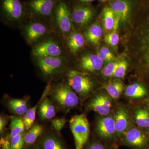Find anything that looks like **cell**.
<instances>
[{
	"mask_svg": "<svg viewBox=\"0 0 149 149\" xmlns=\"http://www.w3.org/2000/svg\"><path fill=\"white\" fill-rule=\"evenodd\" d=\"M24 34L28 42L33 44L44 37L47 33V28L40 22H33L27 25L24 29Z\"/></svg>",
	"mask_w": 149,
	"mask_h": 149,
	"instance_id": "7c38bea8",
	"label": "cell"
},
{
	"mask_svg": "<svg viewBox=\"0 0 149 149\" xmlns=\"http://www.w3.org/2000/svg\"><path fill=\"white\" fill-rule=\"evenodd\" d=\"M38 149V148H34V149Z\"/></svg>",
	"mask_w": 149,
	"mask_h": 149,
	"instance_id": "7bdbcfd3",
	"label": "cell"
},
{
	"mask_svg": "<svg viewBox=\"0 0 149 149\" xmlns=\"http://www.w3.org/2000/svg\"><path fill=\"white\" fill-rule=\"evenodd\" d=\"M146 94V90L143 86L138 83L129 85L125 89V95L132 98H140Z\"/></svg>",
	"mask_w": 149,
	"mask_h": 149,
	"instance_id": "484cf974",
	"label": "cell"
},
{
	"mask_svg": "<svg viewBox=\"0 0 149 149\" xmlns=\"http://www.w3.org/2000/svg\"><path fill=\"white\" fill-rule=\"evenodd\" d=\"M101 1H107V0H100Z\"/></svg>",
	"mask_w": 149,
	"mask_h": 149,
	"instance_id": "60d3db41",
	"label": "cell"
},
{
	"mask_svg": "<svg viewBox=\"0 0 149 149\" xmlns=\"http://www.w3.org/2000/svg\"><path fill=\"white\" fill-rule=\"evenodd\" d=\"M103 34V30L99 24H93L88 27L85 32L87 40L93 45H98Z\"/></svg>",
	"mask_w": 149,
	"mask_h": 149,
	"instance_id": "44dd1931",
	"label": "cell"
},
{
	"mask_svg": "<svg viewBox=\"0 0 149 149\" xmlns=\"http://www.w3.org/2000/svg\"><path fill=\"white\" fill-rule=\"evenodd\" d=\"M48 95L51 101L64 111H68L79 104L78 96L68 83H60L53 88L51 86Z\"/></svg>",
	"mask_w": 149,
	"mask_h": 149,
	"instance_id": "6da1fadb",
	"label": "cell"
},
{
	"mask_svg": "<svg viewBox=\"0 0 149 149\" xmlns=\"http://www.w3.org/2000/svg\"><path fill=\"white\" fill-rule=\"evenodd\" d=\"M80 1L82 2H92L95 0H80Z\"/></svg>",
	"mask_w": 149,
	"mask_h": 149,
	"instance_id": "ab89813d",
	"label": "cell"
},
{
	"mask_svg": "<svg viewBox=\"0 0 149 149\" xmlns=\"http://www.w3.org/2000/svg\"><path fill=\"white\" fill-rule=\"evenodd\" d=\"M6 106L9 110L16 115H23L29 109V99L26 97L8 99L6 101Z\"/></svg>",
	"mask_w": 149,
	"mask_h": 149,
	"instance_id": "2e32d148",
	"label": "cell"
},
{
	"mask_svg": "<svg viewBox=\"0 0 149 149\" xmlns=\"http://www.w3.org/2000/svg\"><path fill=\"white\" fill-rule=\"evenodd\" d=\"M43 128L42 125L35 124L31 127L24 136V146H29L36 142L37 139L43 133Z\"/></svg>",
	"mask_w": 149,
	"mask_h": 149,
	"instance_id": "7402d4cb",
	"label": "cell"
},
{
	"mask_svg": "<svg viewBox=\"0 0 149 149\" xmlns=\"http://www.w3.org/2000/svg\"><path fill=\"white\" fill-rule=\"evenodd\" d=\"M10 120V138L11 139L19 133L24 132L25 128L23 119L19 116H11Z\"/></svg>",
	"mask_w": 149,
	"mask_h": 149,
	"instance_id": "603a6c76",
	"label": "cell"
},
{
	"mask_svg": "<svg viewBox=\"0 0 149 149\" xmlns=\"http://www.w3.org/2000/svg\"><path fill=\"white\" fill-rule=\"evenodd\" d=\"M37 63L40 70L46 75H52L59 72L64 64L61 56L37 58Z\"/></svg>",
	"mask_w": 149,
	"mask_h": 149,
	"instance_id": "8992f818",
	"label": "cell"
},
{
	"mask_svg": "<svg viewBox=\"0 0 149 149\" xmlns=\"http://www.w3.org/2000/svg\"><path fill=\"white\" fill-rule=\"evenodd\" d=\"M43 149H65L61 141L56 136L47 135L42 139Z\"/></svg>",
	"mask_w": 149,
	"mask_h": 149,
	"instance_id": "4316f807",
	"label": "cell"
},
{
	"mask_svg": "<svg viewBox=\"0 0 149 149\" xmlns=\"http://www.w3.org/2000/svg\"><path fill=\"white\" fill-rule=\"evenodd\" d=\"M116 30H113L111 33L107 35L104 38L106 42L114 49L117 47L119 40V35Z\"/></svg>",
	"mask_w": 149,
	"mask_h": 149,
	"instance_id": "4dcf8cb0",
	"label": "cell"
},
{
	"mask_svg": "<svg viewBox=\"0 0 149 149\" xmlns=\"http://www.w3.org/2000/svg\"><path fill=\"white\" fill-rule=\"evenodd\" d=\"M93 14V10L89 7H76L71 14L72 22L76 24L84 25L92 19Z\"/></svg>",
	"mask_w": 149,
	"mask_h": 149,
	"instance_id": "9a60e30c",
	"label": "cell"
},
{
	"mask_svg": "<svg viewBox=\"0 0 149 149\" xmlns=\"http://www.w3.org/2000/svg\"><path fill=\"white\" fill-rule=\"evenodd\" d=\"M25 132L19 133L10 139L11 149H22L24 145Z\"/></svg>",
	"mask_w": 149,
	"mask_h": 149,
	"instance_id": "f1b7e54d",
	"label": "cell"
},
{
	"mask_svg": "<svg viewBox=\"0 0 149 149\" xmlns=\"http://www.w3.org/2000/svg\"><path fill=\"white\" fill-rule=\"evenodd\" d=\"M85 149H106L105 147L99 141H94L91 142Z\"/></svg>",
	"mask_w": 149,
	"mask_h": 149,
	"instance_id": "836d02e7",
	"label": "cell"
},
{
	"mask_svg": "<svg viewBox=\"0 0 149 149\" xmlns=\"http://www.w3.org/2000/svg\"><path fill=\"white\" fill-rule=\"evenodd\" d=\"M128 67V63L125 60L118 62L113 76L117 78H122L125 76Z\"/></svg>",
	"mask_w": 149,
	"mask_h": 149,
	"instance_id": "f546056e",
	"label": "cell"
},
{
	"mask_svg": "<svg viewBox=\"0 0 149 149\" xmlns=\"http://www.w3.org/2000/svg\"><path fill=\"white\" fill-rule=\"evenodd\" d=\"M55 0H31L29 7L33 13L42 17L49 16L55 7Z\"/></svg>",
	"mask_w": 149,
	"mask_h": 149,
	"instance_id": "8fae6325",
	"label": "cell"
},
{
	"mask_svg": "<svg viewBox=\"0 0 149 149\" xmlns=\"http://www.w3.org/2000/svg\"><path fill=\"white\" fill-rule=\"evenodd\" d=\"M109 95L114 100L119 98L124 90V85L119 80H114L104 86Z\"/></svg>",
	"mask_w": 149,
	"mask_h": 149,
	"instance_id": "d4e9b609",
	"label": "cell"
},
{
	"mask_svg": "<svg viewBox=\"0 0 149 149\" xmlns=\"http://www.w3.org/2000/svg\"><path fill=\"white\" fill-rule=\"evenodd\" d=\"M66 120L65 118H56L51 120L52 126L54 130L58 133H60L66 124Z\"/></svg>",
	"mask_w": 149,
	"mask_h": 149,
	"instance_id": "1f68e13d",
	"label": "cell"
},
{
	"mask_svg": "<svg viewBox=\"0 0 149 149\" xmlns=\"http://www.w3.org/2000/svg\"><path fill=\"white\" fill-rule=\"evenodd\" d=\"M1 149H11L10 142L8 139L2 137L0 141Z\"/></svg>",
	"mask_w": 149,
	"mask_h": 149,
	"instance_id": "d590c367",
	"label": "cell"
},
{
	"mask_svg": "<svg viewBox=\"0 0 149 149\" xmlns=\"http://www.w3.org/2000/svg\"><path fill=\"white\" fill-rule=\"evenodd\" d=\"M62 50L57 43L48 40L37 45L32 51V54L37 58L45 57H60Z\"/></svg>",
	"mask_w": 149,
	"mask_h": 149,
	"instance_id": "52a82bcc",
	"label": "cell"
},
{
	"mask_svg": "<svg viewBox=\"0 0 149 149\" xmlns=\"http://www.w3.org/2000/svg\"><path fill=\"white\" fill-rule=\"evenodd\" d=\"M88 109L94 111L102 116L109 114L112 107L111 100L104 94H100L93 97L88 104Z\"/></svg>",
	"mask_w": 149,
	"mask_h": 149,
	"instance_id": "30bf717a",
	"label": "cell"
},
{
	"mask_svg": "<svg viewBox=\"0 0 149 149\" xmlns=\"http://www.w3.org/2000/svg\"><path fill=\"white\" fill-rule=\"evenodd\" d=\"M104 27L107 30H116L119 22L116 20L115 15L111 7H107L103 13Z\"/></svg>",
	"mask_w": 149,
	"mask_h": 149,
	"instance_id": "ffe728a7",
	"label": "cell"
},
{
	"mask_svg": "<svg viewBox=\"0 0 149 149\" xmlns=\"http://www.w3.org/2000/svg\"><path fill=\"white\" fill-rule=\"evenodd\" d=\"M67 76L68 84L82 97H88L93 92L94 84L87 74L71 70L68 72Z\"/></svg>",
	"mask_w": 149,
	"mask_h": 149,
	"instance_id": "3957f363",
	"label": "cell"
},
{
	"mask_svg": "<svg viewBox=\"0 0 149 149\" xmlns=\"http://www.w3.org/2000/svg\"><path fill=\"white\" fill-rule=\"evenodd\" d=\"M96 131L99 137L106 141H111L116 135L115 122L112 116H105L98 119Z\"/></svg>",
	"mask_w": 149,
	"mask_h": 149,
	"instance_id": "5b68a950",
	"label": "cell"
},
{
	"mask_svg": "<svg viewBox=\"0 0 149 149\" xmlns=\"http://www.w3.org/2000/svg\"><path fill=\"white\" fill-rule=\"evenodd\" d=\"M1 6L5 15L10 21H18L23 16V7L19 0H2Z\"/></svg>",
	"mask_w": 149,
	"mask_h": 149,
	"instance_id": "9c48e42d",
	"label": "cell"
},
{
	"mask_svg": "<svg viewBox=\"0 0 149 149\" xmlns=\"http://www.w3.org/2000/svg\"><path fill=\"white\" fill-rule=\"evenodd\" d=\"M111 8L114 12L116 20L119 22L125 21L129 16L130 6L125 0H114Z\"/></svg>",
	"mask_w": 149,
	"mask_h": 149,
	"instance_id": "e0dca14e",
	"label": "cell"
},
{
	"mask_svg": "<svg viewBox=\"0 0 149 149\" xmlns=\"http://www.w3.org/2000/svg\"><path fill=\"white\" fill-rule=\"evenodd\" d=\"M38 113L41 119L44 120L52 119L55 116L56 111L54 104L47 97H45L40 103Z\"/></svg>",
	"mask_w": 149,
	"mask_h": 149,
	"instance_id": "ac0fdd59",
	"label": "cell"
},
{
	"mask_svg": "<svg viewBox=\"0 0 149 149\" xmlns=\"http://www.w3.org/2000/svg\"><path fill=\"white\" fill-rule=\"evenodd\" d=\"M104 61L97 54H89L82 57L80 61V66L89 72H94L101 69Z\"/></svg>",
	"mask_w": 149,
	"mask_h": 149,
	"instance_id": "5bb4252c",
	"label": "cell"
},
{
	"mask_svg": "<svg viewBox=\"0 0 149 149\" xmlns=\"http://www.w3.org/2000/svg\"><path fill=\"white\" fill-rule=\"evenodd\" d=\"M8 122V118L4 116L1 115L0 117V133L3 134L6 129Z\"/></svg>",
	"mask_w": 149,
	"mask_h": 149,
	"instance_id": "e575fe53",
	"label": "cell"
},
{
	"mask_svg": "<svg viewBox=\"0 0 149 149\" xmlns=\"http://www.w3.org/2000/svg\"><path fill=\"white\" fill-rule=\"evenodd\" d=\"M56 22L61 32L67 34L72 28V17L66 4L60 2L55 8Z\"/></svg>",
	"mask_w": 149,
	"mask_h": 149,
	"instance_id": "277c9868",
	"label": "cell"
},
{
	"mask_svg": "<svg viewBox=\"0 0 149 149\" xmlns=\"http://www.w3.org/2000/svg\"><path fill=\"white\" fill-rule=\"evenodd\" d=\"M122 138L124 144L133 148L143 149L148 144V140L145 134L136 128L127 130Z\"/></svg>",
	"mask_w": 149,
	"mask_h": 149,
	"instance_id": "ba28073f",
	"label": "cell"
},
{
	"mask_svg": "<svg viewBox=\"0 0 149 149\" xmlns=\"http://www.w3.org/2000/svg\"><path fill=\"white\" fill-rule=\"evenodd\" d=\"M148 106H149V103Z\"/></svg>",
	"mask_w": 149,
	"mask_h": 149,
	"instance_id": "b9f144b4",
	"label": "cell"
},
{
	"mask_svg": "<svg viewBox=\"0 0 149 149\" xmlns=\"http://www.w3.org/2000/svg\"><path fill=\"white\" fill-rule=\"evenodd\" d=\"M85 38L78 32H74L70 36L68 40V47L72 52H77L84 46Z\"/></svg>",
	"mask_w": 149,
	"mask_h": 149,
	"instance_id": "cb8c5ba5",
	"label": "cell"
},
{
	"mask_svg": "<svg viewBox=\"0 0 149 149\" xmlns=\"http://www.w3.org/2000/svg\"><path fill=\"white\" fill-rule=\"evenodd\" d=\"M114 120L116 136L120 139L128 130L129 125V118L126 110L122 107L118 108L116 113Z\"/></svg>",
	"mask_w": 149,
	"mask_h": 149,
	"instance_id": "4fadbf2b",
	"label": "cell"
},
{
	"mask_svg": "<svg viewBox=\"0 0 149 149\" xmlns=\"http://www.w3.org/2000/svg\"><path fill=\"white\" fill-rule=\"evenodd\" d=\"M135 120L136 124L141 128L149 127V113L146 110L140 109L135 112Z\"/></svg>",
	"mask_w": 149,
	"mask_h": 149,
	"instance_id": "83f0119b",
	"label": "cell"
},
{
	"mask_svg": "<svg viewBox=\"0 0 149 149\" xmlns=\"http://www.w3.org/2000/svg\"><path fill=\"white\" fill-rule=\"evenodd\" d=\"M118 62H112L109 63L103 70L102 73L104 76L109 77L113 76L115 70L117 65Z\"/></svg>",
	"mask_w": 149,
	"mask_h": 149,
	"instance_id": "d6a6232c",
	"label": "cell"
},
{
	"mask_svg": "<svg viewBox=\"0 0 149 149\" xmlns=\"http://www.w3.org/2000/svg\"><path fill=\"white\" fill-rule=\"evenodd\" d=\"M100 50L102 52H103L104 53L106 54L112 60H113L114 59V56L113 54L109 50L108 48L106 47H103Z\"/></svg>",
	"mask_w": 149,
	"mask_h": 149,
	"instance_id": "f35d334b",
	"label": "cell"
},
{
	"mask_svg": "<svg viewBox=\"0 0 149 149\" xmlns=\"http://www.w3.org/2000/svg\"><path fill=\"white\" fill-rule=\"evenodd\" d=\"M97 55L102 59L104 61L107 62H110L112 61L110 58H109L107 55L106 54L104 53L103 52H102L101 50L99 51L98 52Z\"/></svg>",
	"mask_w": 149,
	"mask_h": 149,
	"instance_id": "74e56055",
	"label": "cell"
},
{
	"mask_svg": "<svg viewBox=\"0 0 149 149\" xmlns=\"http://www.w3.org/2000/svg\"><path fill=\"white\" fill-rule=\"evenodd\" d=\"M50 88L51 86L50 84H48L39 101L34 107L29 109L24 115V117L22 119L24 121L25 130H29L33 126L35 117H36V113L37 107H39L40 103L42 100L43 99L49 95Z\"/></svg>",
	"mask_w": 149,
	"mask_h": 149,
	"instance_id": "d6986e66",
	"label": "cell"
},
{
	"mask_svg": "<svg viewBox=\"0 0 149 149\" xmlns=\"http://www.w3.org/2000/svg\"><path fill=\"white\" fill-rule=\"evenodd\" d=\"M147 42L146 52H145V57L147 66L149 68V36Z\"/></svg>",
	"mask_w": 149,
	"mask_h": 149,
	"instance_id": "8d00e7d4",
	"label": "cell"
},
{
	"mask_svg": "<svg viewBox=\"0 0 149 149\" xmlns=\"http://www.w3.org/2000/svg\"><path fill=\"white\" fill-rule=\"evenodd\" d=\"M69 123L75 149H83L90 136V125L88 118L84 114L75 115L71 118Z\"/></svg>",
	"mask_w": 149,
	"mask_h": 149,
	"instance_id": "7a4b0ae2",
	"label": "cell"
}]
</instances>
